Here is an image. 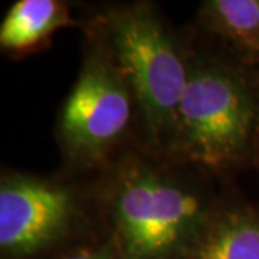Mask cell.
<instances>
[{
	"label": "cell",
	"instance_id": "1",
	"mask_svg": "<svg viewBox=\"0 0 259 259\" xmlns=\"http://www.w3.org/2000/svg\"><path fill=\"white\" fill-rule=\"evenodd\" d=\"M218 182L131 143L93 176L102 232L120 259H186L228 194Z\"/></svg>",
	"mask_w": 259,
	"mask_h": 259
},
{
	"label": "cell",
	"instance_id": "2",
	"mask_svg": "<svg viewBox=\"0 0 259 259\" xmlns=\"http://www.w3.org/2000/svg\"><path fill=\"white\" fill-rule=\"evenodd\" d=\"M189 37V74L168 157L223 182L253 166L259 74L202 35Z\"/></svg>",
	"mask_w": 259,
	"mask_h": 259
},
{
	"label": "cell",
	"instance_id": "3",
	"mask_svg": "<svg viewBox=\"0 0 259 259\" xmlns=\"http://www.w3.org/2000/svg\"><path fill=\"white\" fill-rule=\"evenodd\" d=\"M82 30L101 42L128 85L137 110L134 143L168 157L189 74V33L146 0L100 8L82 19Z\"/></svg>",
	"mask_w": 259,
	"mask_h": 259
},
{
	"label": "cell",
	"instance_id": "4",
	"mask_svg": "<svg viewBox=\"0 0 259 259\" xmlns=\"http://www.w3.org/2000/svg\"><path fill=\"white\" fill-rule=\"evenodd\" d=\"M102 235L93 177L3 168L0 259H52Z\"/></svg>",
	"mask_w": 259,
	"mask_h": 259
},
{
	"label": "cell",
	"instance_id": "5",
	"mask_svg": "<svg viewBox=\"0 0 259 259\" xmlns=\"http://www.w3.org/2000/svg\"><path fill=\"white\" fill-rule=\"evenodd\" d=\"M136 127L137 110L128 85L101 42L85 33L79 72L56 117L55 140L64 171L98 175L134 143Z\"/></svg>",
	"mask_w": 259,
	"mask_h": 259
},
{
	"label": "cell",
	"instance_id": "6",
	"mask_svg": "<svg viewBox=\"0 0 259 259\" xmlns=\"http://www.w3.org/2000/svg\"><path fill=\"white\" fill-rule=\"evenodd\" d=\"M186 259H259V204L226 194Z\"/></svg>",
	"mask_w": 259,
	"mask_h": 259
},
{
	"label": "cell",
	"instance_id": "7",
	"mask_svg": "<svg viewBox=\"0 0 259 259\" xmlns=\"http://www.w3.org/2000/svg\"><path fill=\"white\" fill-rule=\"evenodd\" d=\"M197 33L259 74V0H204Z\"/></svg>",
	"mask_w": 259,
	"mask_h": 259
},
{
	"label": "cell",
	"instance_id": "8",
	"mask_svg": "<svg viewBox=\"0 0 259 259\" xmlns=\"http://www.w3.org/2000/svg\"><path fill=\"white\" fill-rule=\"evenodd\" d=\"M76 26L71 6L62 0H16L0 25V48L12 58H23L47 48L58 30Z\"/></svg>",
	"mask_w": 259,
	"mask_h": 259
},
{
	"label": "cell",
	"instance_id": "9",
	"mask_svg": "<svg viewBox=\"0 0 259 259\" xmlns=\"http://www.w3.org/2000/svg\"><path fill=\"white\" fill-rule=\"evenodd\" d=\"M52 259H120L112 242L105 236L75 245Z\"/></svg>",
	"mask_w": 259,
	"mask_h": 259
},
{
	"label": "cell",
	"instance_id": "10",
	"mask_svg": "<svg viewBox=\"0 0 259 259\" xmlns=\"http://www.w3.org/2000/svg\"><path fill=\"white\" fill-rule=\"evenodd\" d=\"M258 87H259V75H258ZM253 166L256 167L259 171V114H258V130H256V141H255V157H253Z\"/></svg>",
	"mask_w": 259,
	"mask_h": 259
}]
</instances>
